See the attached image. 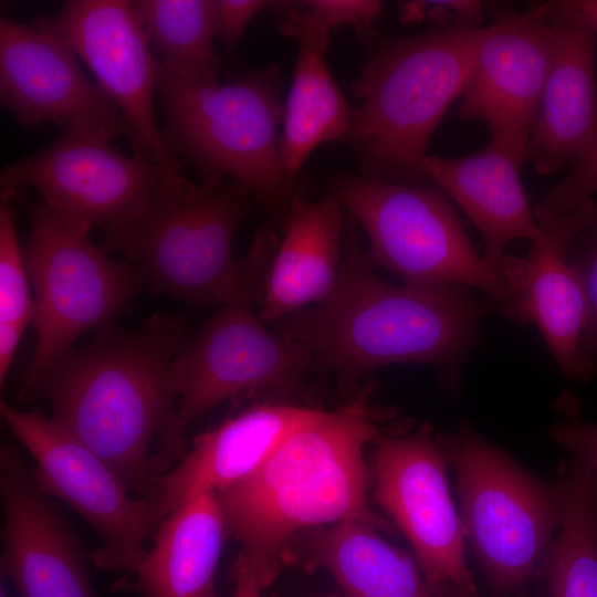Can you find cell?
I'll return each instance as SVG.
<instances>
[{
	"label": "cell",
	"mask_w": 597,
	"mask_h": 597,
	"mask_svg": "<svg viewBox=\"0 0 597 597\" xmlns=\"http://www.w3.org/2000/svg\"><path fill=\"white\" fill-rule=\"evenodd\" d=\"M0 101L27 129L54 123L72 135L130 137L117 105L86 77L73 49L40 17L30 24L0 20Z\"/></svg>",
	"instance_id": "cell-13"
},
{
	"label": "cell",
	"mask_w": 597,
	"mask_h": 597,
	"mask_svg": "<svg viewBox=\"0 0 597 597\" xmlns=\"http://www.w3.org/2000/svg\"><path fill=\"white\" fill-rule=\"evenodd\" d=\"M325 413L295 402H253L196 436L178 464L157 480L150 501L163 521L202 492H218L256 471L297 429Z\"/></svg>",
	"instance_id": "cell-20"
},
{
	"label": "cell",
	"mask_w": 597,
	"mask_h": 597,
	"mask_svg": "<svg viewBox=\"0 0 597 597\" xmlns=\"http://www.w3.org/2000/svg\"><path fill=\"white\" fill-rule=\"evenodd\" d=\"M368 381L349 402L293 432L252 474L216 492L227 531L262 588L280 573L298 531L359 521L394 533L369 505L364 451L389 417L373 406Z\"/></svg>",
	"instance_id": "cell-3"
},
{
	"label": "cell",
	"mask_w": 597,
	"mask_h": 597,
	"mask_svg": "<svg viewBox=\"0 0 597 597\" xmlns=\"http://www.w3.org/2000/svg\"><path fill=\"white\" fill-rule=\"evenodd\" d=\"M528 137H491L481 150L464 157L427 156L423 172L451 197L481 232L486 263L504 279L506 244L543 235L523 182ZM506 280V279H505Z\"/></svg>",
	"instance_id": "cell-21"
},
{
	"label": "cell",
	"mask_w": 597,
	"mask_h": 597,
	"mask_svg": "<svg viewBox=\"0 0 597 597\" xmlns=\"http://www.w3.org/2000/svg\"><path fill=\"white\" fill-rule=\"evenodd\" d=\"M15 193V189H1L0 195V323L30 325L35 303L15 228L17 212L12 206Z\"/></svg>",
	"instance_id": "cell-28"
},
{
	"label": "cell",
	"mask_w": 597,
	"mask_h": 597,
	"mask_svg": "<svg viewBox=\"0 0 597 597\" xmlns=\"http://www.w3.org/2000/svg\"><path fill=\"white\" fill-rule=\"evenodd\" d=\"M500 310L461 284L395 285L375 271L356 222L345 221L338 281L322 302L272 323L333 370L343 391L368 371L418 363L439 369L458 388L459 370L478 341L482 320Z\"/></svg>",
	"instance_id": "cell-1"
},
{
	"label": "cell",
	"mask_w": 597,
	"mask_h": 597,
	"mask_svg": "<svg viewBox=\"0 0 597 597\" xmlns=\"http://www.w3.org/2000/svg\"><path fill=\"white\" fill-rule=\"evenodd\" d=\"M553 441L597 475V425L570 415L551 428Z\"/></svg>",
	"instance_id": "cell-34"
},
{
	"label": "cell",
	"mask_w": 597,
	"mask_h": 597,
	"mask_svg": "<svg viewBox=\"0 0 597 597\" xmlns=\"http://www.w3.org/2000/svg\"><path fill=\"white\" fill-rule=\"evenodd\" d=\"M567 259L580 282L586 301V324L580 352L597 368V219L572 240Z\"/></svg>",
	"instance_id": "cell-29"
},
{
	"label": "cell",
	"mask_w": 597,
	"mask_h": 597,
	"mask_svg": "<svg viewBox=\"0 0 597 597\" xmlns=\"http://www.w3.org/2000/svg\"><path fill=\"white\" fill-rule=\"evenodd\" d=\"M437 434L454 471L467 541L491 597H525L561 525L558 479L535 476L468 420L453 433Z\"/></svg>",
	"instance_id": "cell-7"
},
{
	"label": "cell",
	"mask_w": 597,
	"mask_h": 597,
	"mask_svg": "<svg viewBox=\"0 0 597 597\" xmlns=\"http://www.w3.org/2000/svg\"><path fill=\"white\" fill-rule=\"evenodd\" d=\"M563 510L540 576L548 597H597V475L569 457L556 476Z\"/></svg>",
	"instance_id": "cell-26"
},
{
	"label": "cell",
	"mask_w": 597,
	"mask_h": 597,
	"mask_svg": "<svg viewBox=\"0 0 597 597\" xmlns=\"http://www.w3.org/2000/svg\"><path fill=\"white\" fill-rule=\"evenodd\" d=\"M302 8L329 32L341 27L356 30L368 29L381 10L375 0H306Z\"/></svg>",
	"instance_id": "cell-32"
},
{
	"label": "cell",
	"mask_w": 597,
	"mask_h": 597,
	"mask_svg": "<svg viewBox=\"0 0 597 597\" xmlns=\"http://www.w3.org/2000/svg\"><path fill=\"white\" fill-rule=\"evenodd\" d=\"M164 71L195 83L218 82L213 0H133Z\"/></svg>",
	"instance_id": "cell-27"
},
{
	"label": "cell",
	"mask_w": 597,
	"mask_h": 597,
	"mask_svg": "<svg viewBox=\"0 0 597 597\" xmlns=\"http://www.w3.org/2000/svg\"><path fill=\"white\" fill-rule=\"evenodd\" d=\"M24 208L30 231L23 252L35 295L36 339L21 389L69 352L80 335L108 329L144 280L136 266L111 259L95 245L88 224L40 198L25 201Z\"/></svg>",
	"instance_id": "cell-9"
},
{
	"label": "cell",
	"mask_w": 597,
	"mask_h": 597,
	"mask_svg": "<svg viewBox=\"0 0 597 597\" xmlns=\"http://www.w3.org/2000/svg\"><path fill=\"white\" fill-rule=\"evenodd\" d=\"M186 320L155 313L128 332H98L71 348L21 398L45 399L52 417L103 460L126 488L151 499L156 463L177 410L172 362L186 343Z\"/></svg>",
	"instance_id": "cell-2"
},
{
	"label": "cell",
	"mask_w": 597,
	"mask_h": 597,
	"mask_svg": "<svg viewBox=\"0 0 597 597\" xmlns=\"http://www.w3.org/2000/svg\"><path fill=\"white\" fill-rule=\"evenodd\" d=\"M0 415L34 458L32 474L40 491L67 504L100 535L103 547L91 556L94 565L132 572L161 522L155 504L130 494L103 460L53 418L4 401Z\"/></svg>",
	"instance_id": "cell-12"
},
{
	"label": "cell",
	"mask_w": 597,
	"mask_h": 597,
	"mask_svg": "<svg viewBox=\"0 0 597 597\" xmlns=\"http://www.w3.org/2000/svg\"><path fill=\"white\" fill-rule=\"evenodd\" d=\"M28 327L20 322L0 323V383L6 380L20 339Z\"/></svg>",
	"instance_id": "cell-35"
},
{
	"label": "cell",
	"mask_w": 597,
	"mask_h": 597,
	"mask_svg": "<svg viewBox=\"0 0 597 597\" xmlns=\"http://www.w3.org/2000/svg\"><path fill=\"white\" fill-rule=\"evenodd\" d=\"M280 92L275 65L229 83H195L170 75L158 63L157 94L166 115L161 137L169 156L205 179L229 177L242 185L283 226L294 180L280 151Z\"/></svg>",
	"instance_id": "cell-6"
},
{
	"label": "cell",
	"mask_w": 597,
	"mask_h": 597,
	"mask_svg": "<svg viewBox=\"0 0 597 597\" xmlns=\"http://www.w3.org/2000/svg\"><path fill=\"white\" fill-rule=\"evenodd\" d=\"M281 33L297 42L291 87L284 103L280 151L295 181L312 151L324 143L348 140L354 109L341 92L326 63L329 31L300 4L281 8Z\"/></svg>",
	"instance_id": "cell-23"
},
{
	"label": "cell",
	"mask_w": 597,
	"mask_h": 597,
	"mask_svg": "<svg viewBox=\"0 0 597 597\" xmlns=\"http://www.w3.org/2000/svg\"><path fill=\"white\" fill-rule=\"evenodd\" d=\"M216 492L196 494L159 524L153 545L113 590L143 597H216L214 577L227 535Z\"/></svg>",
	"instance_id": "cell-24"
},
{
	"label": "cell",
	"mask_w": 597,
	"mask_h": 597,
	"mask_svg": "<svg viewBox=\"0 0 597 597\" xmlns=\"http://www.w3.org/2000/svg\"><path fill=\"white\" fill-rule=\"evenodd\" d=\"M535 217L542 238L533 242L526 258L506 254L503 273L520 296L524 322L536 324L561 371L569 379L586 381L596 368L580 352L586 301L567 249L597 219V203L590 199L565 213Z\"/></svg>",
	"instance_id": "cell-19"
},
{
	"label": "cell",
	"mask_w": 597,
	"mask_h": 597,
	"mask_svg": "<svg viewBox=\"0 0 597 597\" xmlns=\"http://www.w3.org/2000/svg\"><path fill=\"white\" fill-rule=\"evenodd\" d=\"M318 364L301 343L269 328L253 305H223L186 342L172 362L176 418L158 457L161 472L185 453L182 436L197 419L226 400L263 392L300 396Z\"/></svg>",
	"instance_id": "cell-10"
},
{
	"label": "cell",
	"mask_w": 597,
	"mask_h": 597,
	"mask_svg": "<svg viewBox=\"0 0 597 597\" xmlns=\"http://www.w3.org/2000/svg\"><path fill=\"white\" fill-rule=\"evenodd\" d=\"M282 228L259 302L266 324L324 301L341 272L345 222L335 199L293 198Z\"/></svg>",
	"instance_id": "cell-22"
},
{
	"label": "cell",
	"mask_w": 597,
	"mask_h": 597,
	"mask_svg": "<svg viewBox=\"0 0 597 597\" xmlns=\"http://www.w3.org/2000/svg\"><path fill=\"white\" fill-rule=\"evenodd\" d=\"M0 597H8L7 591H6L4 587H3V584H1V586H0Z\"/></svg>",
	"instance_id": "cell-39"
},
{
	"label": "cell",
	"mask_w": 597,
	"mask_h": 597,
	"mask_svg": "<svg viewBox=\"0 0 597 597\" xmlns=\"http://www.w3.org/2000/svg\"><path fill=\"white\" fill-rule=\"evenodd\" d=\"M484 4L475 0H427L409 1L400 7L405 22L429 19L440 29H476L483 18Z\"/></svg>",
	"instance_id": "cell-31"
},
{
	"label": "cell",
	"mask_w": 597,
	"mask_h": 597,
	"mask_svg": "<svg viewBox=\"0 0 597 597\" xmlns=\"http://www.w3.org/2000/svg\"><path fill=\"white\" fill-rule=\"evenodd\" d=\"M1 576L21 597H96L86 555L56 504L11 446L0 450Z\"/></svg>",
	"instance_id": "cell-17"
},
{
	"label": "cell",
	"mask_w": 597,
	"mask_h": 597,
	"mask_svg": "<svg viewBox=\"0 0 597 597\" xmlns=\"http://www.w3.org/2000/svg\"><path fill=\"white\" fill-rule=\"evenodd\" d=\"M554 50L555 29L546 2L496 13L481 30L460 117L485 123L491 137H528Z\"/></svg>",
	"instance_id": "cell-16"
},
{
	"label": "cell",
	"mask_w": 597,
	"mask_h": 597,
	"mask_svg": "<svg viewBox=\"0 0 597 597\" xmlns=\"http://www.w3.org/2000/svg\"><path fill=\"white\" fill-rule=\"evenodd\" d=\"M285 1L213 0L214 35L228 50H234L248 25L262 11L280 9Z\"/></svg>",
	"instance_id": "cell-33"
},
{
	"label": "cell",
	"mask_w": 597,
	"mask_h": 597,
	"mask_svg": "<svg viewBox=\"0 0 597 597\" xmlns=\"http://www.w3.org/2000/svg\"><path fill=\"white\" fill-rule=\"evenodd\" d=\"M482 28H437L387 40L370 53L353 83L360 105L348 137L363 175L423 182L428 144L462 95Z\"/></svg>",
	"instance_id": "cell-5"
},
{
	"label": "cell",
	"mask_w": 597,
	"mask_h": 597,
	"mask_svg": "<svg viewBox=\"0 0 597 597\" xmlns=\"http://www.w3.org/2000/svg\"><path fill=\"white\" fill-rule=\"evenodd\" d=\"M449 597H478V595H472V594H453ZM525 597H543V595L541 593H536L535 595L533 596H530V595H526Z\"/></svg>",
	"instance_id": "cell-38"
},
{
	"label": "cell",
	"mask_w": 597,
	"mask_h": 597,
	"mask_svg": "<svg viewBox=\"0 0 597 597\" xmlns=\"http://www.w3.org/2000/svg\"><path fill=\"white\" fill-rule=\"evenodd\" d=\"M231 579L234 584L231 597H261L262 586L255 572L241 553L232 565Z\"/></svg>",
	"instance_id": "cell-36"
},
{
	"label": "cell",
	"mask_w": 597,
	"mask_h": 597,
	"mask_svg": "<svg viewBox=\"0 0 597 597\" xmlns=\"http://www.w3.org/2000/svg\"><path fill=\"white\" fill-rule=\"evenodd\" d=\"M371 454L374 498L410 543L439 597L478 595L467 536L448 483L449 460L429 423L380 434Z\"/></svg>",
	"instance_id": "cell-11"
},
{
	"label": "cell",
	"mask_w": 597,
	"mask_h": 597,
	"mask_svg": "<svg viewBox=\"0 0 597 597\" xmlns=\"http://www.w3.org/2000/svg\"><path fill=\"white\" fill-rule=\"evenodd\" d=\"M165 172L111 140L62 132L48 146L2 167L1 189L31 186L45 203L102 231L133 220Z\"/></svg>",
	"instance_id": "cell-14"
},
{
	"label": "cell",
	"mask_w": 597,
	"mask_h": 597,
	"mask_svg": "<svg viewBox=\"0 0 597 597\" xmlns=\"http://www.w3.org/2000/svg\"><path fill=\"white\" fill-rule=\"evenodd\" d=\"M253 201L235 181L209 177L197 185L181 171L164 174L143 210L104 230L100 247L136 264L157 295L197 307L259 304L277 248L272 229L255 233L245 256L235 258L232 251Z\"/></svg>",
	"instance_id": "cell-4"
},
{
	"label": "cell",
	"mask_w": 597,
	"mask_h": 597,
	"mask_svg": "<svg viewBox=\"0 0 597 597\" xmlns=\"http://www.w3.org/2000/svg\"><path fill=\"white\" fill-rule=\"evenodd\" d=\"M555 50L540 107L528 135L526 160L553 175L597 144V28L573 0L546 2Z\"/></svg>",
	"instance_id": "cell-18"
},
{
	"label": "cell",
	"mask_w": 597,
	"mask_h": 597,
	"mask_svg": "<svg viewBox=\"0 0 597 597\" xmlns=\"http://www.w3.org/2000/svg\"><path fill=\"white\" fill-rule=\"evenodd\" d=\"M573 3L597 28V0H573Z\"/></svg>",
	"instance_id": "cell-37"
},
{
	"label": "cell",
	"mask_w": 597,
	"mask_h": 597,
	"mask_svg": "<svg viewBox=\"0 0 597 597\" xmlns=\"http://www.w3.org/2000/svg\"><path fill=\"white\" fill-rule=\"evenodd\" d=\"M369 524L346 521L301 533L306 563L332 574L347 597H439L415 556Z\"/></svg>",
	"instance_id": "cell-25"
},
{
	"label": "cell",
	"mask_w": 597,
	"mask_h": 597,
	"mask_svg": "<svg viewBox=\"0 0 597 597\" xmlns=\"http://www.w3.org/2000/svg\"><path fill=\"white\" fill-rule=\"evenodd\" d=\"M93 73L130 128L135 154L165 174L181 170L163 142L154 111L158 60L128 0H69L53 18L40 17Z\"/></svg>",
	"instance_id": "cell-15"
},
{
	"label": "cell",
	"mask_w": 597,
	"mask_h": 597,
	"mask_svg": "<svg viewBox=\"0 0 597 597\" xmlns=\"http://www.w3.org/2000/svg\"><path fill=\"white\" fill-rule=\"evenodd\" d=\"M597 192V144L533 209L535 216L572 211L593 199Z\"/></svg>",
	"instance_id": "cell-30"
},
{
	"label": "cell",
	"mask_w": 597,
	"mask_h": 597,
	"mask_svg": "<svg viewBox=\"0 0 597 597\" xmlns=\"http://www.w3.org/2000/svg\"><path fill=\"white\" fill-rule=\"evenodd\" d=\"M329 197L363 229L366 254L375 268L412 286H474L488 293L506 316L523 322L519 294L478 253L437 185L339 172L329 182Z\"/></svg>",
	"instance_id": "cell-8"
}]
</instances>
